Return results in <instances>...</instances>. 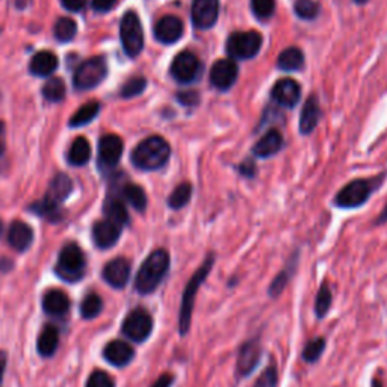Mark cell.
I'll use <instances>...</instances> for the list:
<instances>
[{
    "label": "cell",
    "instance_id": "obj_1",
    "mask_svg": "<svg viewBox=\"0 0 387 387\" xmlns=\"http://www.w3.org/2000/svg\"><path fill=\"white\" fill-rule=\"evenodd\" d=\"M169 268V254L165 250H156L143 262L135 278L138 294L148 295L160 285Z\"/></svg>",
    "mask_w": 387,
    "mask_h": 387
},
{
    "label": "cell",
    "instance_id": "obj_2",
    "mask_svg": "<svg viewBox=\"0 0 387 387\" xmlns=\"http://www.w3.org/2000/svg\"><path fill=\"white\" fill-rule=\"evenodd\" d=\"M169 155L171 148L164 138L150 136L135 147L132 153V162L139 169L155 171L167 164Z\"/></svg>",
    "mask_w": 387,
    "mask_h": 387
},
{
    "label": "cell",
    "instance_id": "obj_3",
    "mask_svg": "<svg viewBox=\"0 0 387 387\" xmlns=\"http://www.w3.org/2000/svg\"><path fill=\"white\" fill-rule=\"evenodd\" d=\"M215 262L213 254H209L198 270L194 273L191 277V280L188 282L184 297H181V306H180V315H179V330L180 335L185 336L189 331L191 327V318H192V310H194V303H196V297H197V290L203 285V282L206 280L208 274L210 273L212 266Z\"/></svg>",
    "mask_w": 387,
    "mask_h": 387
},
{
    "label": "cell",
    "instance_id": "obj_4",
    "mask_svg": "<svg viewBox=\"0 0 387 387\" xmlns=\"http://www.w3.org/2000/svg\"><path fill=\"white\" fill-rule=\"evenodd\" d=\"M71 189H73V184H71L70 177L66 174H58L55 179L52 180L46 197L42 198V201L35 204V206L32 209H34L35 213H38V215L50 217V215L56 213L59 204L70 196Z\"/></svg>",
    "mask_w": 387,
    "mask_h": 387
},
{
    "label": "cell",
    "instance_id": "obj_5",
    "mask_svg": "<svg viewBox=\"0 0 387 387\" xmlns=\"http://www.w3.org/2000/svg\"><path fill=\"white\" fill-rule=\"evenodd\" d=\"M121 44L127 56L136 58L144 49V30L135 13H126L120 25Z\"/></svg>",
    "mask_w": 387,
    "mask_h": 387
},
{
    "label": "cell",
    "instance_id": "obj_6",
    "mask_svg": "<svg viewBox=\"0 0 387 387\" xmlns=\"http://www.w3.org/2000/svg\"><path fill=\"white\" fill-rule=\"evenodd\" d=\"M262 37L256 30L234 32L227 40V55L232 59H250L259 53Z\"/></svg>",
    "mask_w": 387,
    "mask_h": 387
},
{
    "label": "cell",
    "instance_id": "obj_7",
    "mask_svg": "<svg viewBox=\"0 0 387 387\" xmlns=\"http://www.w3.org/2000/svg\"><path fill=\"white\" fill-rule=\"evenodd\" d=\"M107 74V66L105 58H90L82 62L74 73V87L82 91L95 88L100 85Z\"/></svg>",
    "mask_w": 387,
    "mask_h": 387
},
{
    "label": "cell",
    "instance_id": "obj_8",
    "mask_svg": "<svg viewBox=\"0 0 387 387\" xmlns=\"http://www.w3.org/2000/svg\"><path fill=\"white\" fill-rule=\"evenodd\" d=\"M85 257L76 244H69L59 253L56 273L69 282H76L83 274Z\"/></svg>",
    "mask_w": 387,
    "mask_h": 387
},
{
    "label": "cell",
    "instance_id": "obj_9",
    "mask_svg": "<svg viewBox=\"0 0 387 387\" xmlns=\"http://www.w3.org/2000/svg\"><path fill=\"white\" fill-rule=\"evenodd\" d=\"M372 192L371 181L368 180H352L351 184L343 186L335 198V204L338 208L352 209L359 208L367 203Z\"/></svg>",
    "mask_w": 387,
    "mask_h": 387
},
{
    "label": "cell",
    "instance_id": "obj_10",
    "mask_svg": "<svg viewBox=\"0 0 387 387\" xmlns=\"http://www.w3.org/2000/svg\"><path fill=\"white\" fill-rule=\"evenodd\" d=\"M153 330V319L144 309H135L123 322V333L133 342H144Z\"/></svg>",
    "mask_w": 387,
    "mask_h": 387
},
{
    "label": "cell",
    "instance_id": "obj_11",
    "mask_svg": "<svg viewBox=\"0 0 387 387\" xmlns=\"http://www.w3.org/2000/svg\"><path fill=\"white\" fill-rule=\"evenodd\" d=\"M220 14V0H194L191 8L192 23L197 29L206 30L215 26Z\"/></svg>",
    "mask_w": 387,
    "mask_h": 387
},
{
    "label": "cell",
    "instance_id": "obj_12",
    "mask_svg": "<svg viewBox=\"0 0 387 387\" xmlns=\"http://www.w3.org/2000/svg\"><path fill=\"white\" fill-rule=\"evenodd\" d=\"M200 73V61L191 52H180L171 64V76L180 83L196 81Z\"/></svg>",
    "mask_w": 387,
    "mask_h": 387
},
{
    "label": "cell",
    "instance_id": "obj_13",
    "mask_svg": "<svg viewBox=\"0 0 387 387\" xmlns=\"http://www.w3.org/2000/svg\"><path fill=\"white\" fill-rule=\"evenodd\" d=\"M239 69L233 59H220L212 66L210 83L215 88L225 91L232 88L238 79Z\"/></svg>",
    "mask_w": 387,
    "mask_h": 387
},
{
    "label": "cell",
    "instance_id": "obj_14",
    "mask_svg": "<svg viewBox=\"0 0 387 387\" xmlns=\"http://www.w3.org/2000/svg\"><path fill=\"white\" fill-rule=\"evenodd\" d=\"M123 150H124V144L120 136L114 133L105 135L99 143L100 164L107 168L115 167L118 164V160H120L123 156Z\"/></svg>",
    "mask_w": 387,
    "mask_h": 387
},
{
    "label": "cell",
    "instance_id": "obj_15",
    "mask_svg": "<svg viewBox=\"0 0 387 387\" xmlns=\"http://www.w3.org/2000/svg\"><path fill=\"white\" fill-rule=\"evenodd\" d=\"M184 35V23L179 17L165 16L155 26V37L162 44H173Z\"/></svg>",
    "mask_w": 387,
    "mask_h": 387
},
{
    "label": "cell",
    "instance_id": "obj_16",
    "mask_svg": "<svg viewBox=\"0 0 387 387\" xmlns=\"http://www.w3.org/2000/svg\"><path fill=\"white\" fill-rule=\"evenodd\" d=\"M261 356H262V351H261L259 340L251 339L249 342H245L244 347L239 351L238 364H236V372H238V375H241V377L249 375L257 367Z\"/></svg>",
    "mask_w": 387,
    "mask_h": 387
},
{
    "label": "cell",
    "instance_id": "obj_17",
    "mask_svg": "<svg viewBox=\"0 0 387 387\" xmlns=\"http://www.w3.org/2000/svg\"><path fill=\"white\" fill-rule=\"evenodd\" d=\"M131 277V263H129L123 257H117V259L106 263L103 270V278L106 283H109L115 289H123Z\"/></svg>",
    "mask_w": 387,
    "mask_h": 387
},
{
    "label": "cell",
    "instance_id": "obj_18",
    "mask_svg": "<svg viewBox=\"0 0 387 387\" xmlns=\"http://www.w3.org/2000/svg\"><path fill=\"white\" fill-rule=\"evenodd\" d=\"M121 227L109 220H102L94 224L93 239L99 249H111L120 238Z\"/></svg>",
    "mask_w": 387,
    "mask_h": 387
},
{
    "label": "cell",
    "instance_id": "obj_19",
    "mask_svg": "<svg viewBox=\"0 0 387 387\" xmlns=\"http://www.w3.org/2000/svg\"><path fill=\"white\" fill-rule=\"evenodd\" d=\"M271 95L278 105L285 107H294L299 102L301 88L292 79H282L273 87Z\"/></svg>",
    "mask_w": 387,
    "mask_h": 387
},
{
    "label": "cell",
    "instance_id": "obj_20",
    "mask_svg": "<svg viewBox=\"0 0 387 387\" xmlns=\"http://www.w3.org/2000/svg\"><path fill=\"white\" fill-rule=\"evenodd\" d=\"M103 356L114 367H126L133 359L135 351L124 340H112L106 345Z\"/></svg>",
    "mask_w": 387,
    "mask_h": 387
},
{
    "label": "cell",
    "instance_id": "obj_21",
    "mask_svg": "<svg viewBox=\"0 0 387 387\" xmlns=\"http://www.w3.org/2000/svg\"><path fill=\"white\" fill-rule=\"evenodd\" d=\"M30 73L38 78H49L58 69V58L55 53L49 50H41L35 53L30 59Z\"/></svg>",
    "mask_w": 387,
    "mask_h": 387
},
{
    "label": "cell",
    "instance_id": "obj_22",
    "mask_svg": "<svg viewBox=\"0 0 387 387\" xmlns=\"http://www.w3.org/2000/svg\"><path fill=\"white\" fill-rule=\"evenodd\" d=\"M42 309H44L46 314L53 316L64 315L70 309V298L64 290L52 289L42 298Z\"/></svg>",
    "mask_w": 387,
    "mask_h": 387
},
{
    "label": "cell",
    "instance_id": "obj_23",
    "mask_svg": "<svg viewBox=\"0 0 387 387\" xmlns=\"http://www.w3.org/2000/svg\"><path fill=\"white\" fill-rule=\"evenodd\" d=\"M8 241L9 245L17 251H25L29 249L32 241H34V232H32V229L26 222L16 221L9 229Z\"/></svg>",
    "mask_w": 387,
    "mask_h": 387
},
{
    "label": "cell",
    "instance_id": "obj_24",
    "mask_svg": "<svg viewBox=\"0 0 387 387\" xmlns=\"http://www.w3.org/2000/svg\"><path fill=\"white\" fill-rule=\"evenodd\" d=\"M283 147V136L278 131H270L266 135H263L259 141L253 147V153L257 157H271L280 152Z\"/></svg>",
    "mask_w": 387,
    "mask_h": 387
},
{
    "label": "cell",
    "instance_id": "obj_25",
    "mask_svg": "<svg viewBox=\"0 0 387 387\" xmlns=\"http://www.w3.org/2000/svg\"><path fill=\"white\" fill-rule=\"evenodd\" d=\"M321 117V109H319V103L315 95H310L307 102L304 103L303 111H301L299 117V132L303 135H309L314 132V129L316 127L318 121Z\"/></svg>",
    "mask_w": 387,
    "mask_h": 387
},
{
    "label": "cell",
    "instance_id": "obj_26",
    "mask_svg": "<svg viewBox=\"0 0 387 387\" xmlns=\"http://www.w3.org/2000/svg\"><path fill=\"white\" fill-rule=\"evenodd\" d=\"M91 159V144L87 138L79 136L74 139L69 152V162L74 167H82Z\"/></svg>",
    "mask_w": 387,
    "mask_h": 387
},
{
    "label": "cell",
    "instance_id": "obj_27",
    "mask_svg": "<svg viewBox=\"0 0 387 387\" xmlns=\"http://www.w3.org/2000/svg\"><path fill=\"white\" fill-rule=\"evenodd\" d=\"M277 66H278V69H282L285 71L299 70L301 67L304 66V55H303V52H301L297 47H289V49L283 50L280 53V56H278Z\"/></svg>",
    "mask_w": 387,
    "mask_h": 387
},
{
    "label": "cell",
    "instance_id": "obj_28",
    "mask_svg": "<svg viewBox=\"0 0 387 387\" xmlns=\"http://www.w3.org/2000/svg\"><path fill=\"white\" fill-rule=\"evenodd\" d=\"M59 343V333L53 326H47L44 330L41 331L38 338V351L41 356L49 357L53 352L56 351Z\"/></svg>",
    "mask_w": 387,
    "mask_h": 387
},
{
    "label": "cell",
    "instance_id": "obj_29",
    "mask_svg": "<svg viewBox=\"0 0 387 387\" xmlns=\"http://www.w3.org/2000/svg\"><path fill=\"white\" fill-rule=\"evenodd\" d=\"M99 112H100V103L99 102H90L87 105H83L81 109H78L76 114L71 117L70 126L71 127H81V126L88 124L94 120L97 115H99Z\"/></svg>",
    "mask_w": 387,
    "mask_h": 387
},
{
    "label": "cell",
    "instance_id": "obj_30",
    "mask_svg": "<svg viewBox=\"0 0 387 387\" xmlns=\"http://www.w3.org/2000/svg\"><path fill=\"white\" fill-rule=\"evenodd\" d=\"M76 32H78L76 21L70 17H61L55 23V28H53V34H55V38L59 42L71 41L74 37H76Z\"/></svg>",
    "mask_w": 387,
    "mask_h": 387
},
{
    "label": "cell",
    "instance_id": "obj_31",
    "mask_svg": "<svg viewBox=\"0 0 387 387\" xmlns=\"http://www.w3.org/2000/svg\"><path fill=\"white\" fill-rule=\"evenodd\" d=\"M105 212H106V220H109L114 224L120 225L121 229H123V225H126L129 222L127 209L124 208V204L120 200L107 201Z\"/></svg>",
    "mask_w": 387,
    "mask_h": 387
},
{
    "label": "cell",
    "instance_id": "obj_32",
    "mask_svg": "<svg viewBox=\"0 0 387 387\" xmlns=\"http://www.w3.org/2000/svg\"><path fill=\"white\" fill-rule=\"evenodd\" d=\"M42 95H44L46 100L53 103L64 100V97H66V83L59 78L49 79L44 83V87H42Z\"/></svg>",
    "mask_w": 387,
    "mask_h": 387
},
{
    "label": "cell",
    "instance_id": "obj_33",
    "mask_svg": "<svg viewBox=\"0 0 387 387\" xmlns=\"http://www.w3.org/2000/svg\"><path fill=\"white\" fill-rule=\"evenodd\" d=\"M123 196L124 198L132 204V206L139 210V212H143L147 208V196H145V192L141 186H138V185H127L124 188V192H123Z\"/></svg>",
    "mask_w": 387,
    "mask_h": 387
},
{
    "label": "cell",
    "instance_id": "obj_34",
    "mask_svg": "<svg viewBox=\"0 0 387 387\" xmlns=\"http://www.w3.org/2000/svg\"><path fill=\"white\" fill-rule=\"evenodd\" d=\"M192 196V186L189 184H181L179 185L168 198V204L171 209H181L185 208L189 203Z\"/></svg>",
    "mask_w": 387,
    "mask_h": 387
},
{
    "label": "cell",
    "instance_id": "obj_35",
    "mask_svg": "<svg viewBox=\"0 0 387 387\" xmlns=\"http://www.w3.org/2000/svg\"><path fill=\"white\" fill-rule=\"evenodd\" d=\"M103 309L102 298L97 294H90L83 298L82 304H81V315L85 319H93L95 316L100 315V311Z\"/></svg>",
    "mask_w": 387,
    "mask_h": 387
},
{
    "label": "cell",
    "instance_id": "obj_36",
    "mask_svg": "<svg viewBox=\"0 0 387 387\" xmlns=\"http://www.w3.org/2000/svg\"><path fill=\"white\" fill-rule=\"evenodd\" d=\"M324 348H326V340L322 338H315L314 340H310L303 351L304 362H307V363L318 362L319 357L322 356V351H324Z\"/></svg>",
    "mask_w": 387,
    "mask_h": 387
},
{
    "label": "cell",
    "instance_id": "obj_37",
    "mask_svg": "<svg viewBox=\"0 0 387 387\" xmlns=\"http://www.w3.org/2000/svg\"><path fill=\"white\" fill-rule=\"evenodd\" d=\"M331 306V292L327 286V283L322 285L319 287V292L316 295V301H315V311L318 318H324L326 314L328 311Z\"/></svg>",
    "mask_w": 387,
    "mask_h": 387
},
{
    "label": "cell",
    "instance_id": "obj_38",
    "mask_svg": "<svg viewBox=\"0 0 387 387\" xmlns=\"http://www.w3.org/2000/svg\"><path fill=\"white\" fill-rule=\"evenodd\" d=\"M295 14L303 20H314L319 14V5L315 0H298L295 4Z\"/></svg>",
    "mask_w": 387,
    "mask_h": 387
},
{
    "label": "cell",
    "instance_id": "obj_39",
    "mask_svg": "<svg viewBox=\"0 0 387 387\" xmlns=\"http://www.w3.org/2000/svg\"><path fill=\"white\" fill-rule=\"evenodd\" d=\"M147 87V81L144 78H132L129 79L121 88V95L124 99H131V97L139 95Z\"/></svg>",
    "mask_w": 387,
    "mask_h": 387
},
{
    "label": "cell",
    "instance_id": "obj_40",
    "mask_svg": "<svg viewBox=\"0 0 387 387\" xmlns=\"http://www.w3.org/2000/svg\"><path fill=\"white\" fill-rule=\"evenodd\" d=\"M251 9L257 18H268L274 14L275 2L274 0H251Z\"/></svg>",
    "mask_w": 387,
    "mask_h": 387
},
{
    "label": "cell",
    "instance_id": "obj_41",
    "mask_svg": "<svg viewBox=\"0 0 387 387\" xmlns=\"http://www.w3.org/2000/svg\"><path fill=\"white\" fill-rule=\"evenodd\" d=\"M277 381H278L277 367L275 364H270V367H268L261 375V379L256 381L254 387H277Z\"/></svg>",
    "mask_w": 387,
    "mask_h": 387
},
{
    "label": "cell",
    "instance_id": "obj_42",
    "mask_svg": "<svg viewBox=\"0 0 387 387\" xmlns=\"http://www.w3.org/2000/svg\"><path fill=\"white\" fill-rule=\"evenodd\" d=\"M87 387H115V383L105 371H95L90 375Z\"/></svg>",
    "mask_w": 387,
    "mask_h": 387
},
{
    "label": "cell",
    "instance_id": "obj_43",
    "mask_svg": "<svg viewBox=\"0 0 387 387\" xmlns=\"http://www.w3.org/2000/svg\"><path fill=\"white\" fill-rule=\"evenodd\" d=\"M289 282V274L286 271H282L280 274H278L275 278H274V282L271 283L270 286V295L271 297H278L280 295L283 290H285V286L287 285Z\"/></svg>",
    "mask_w": 387,
    "mask_h": 387
},
{
    "label": "cell",
    "instance_id": "obj_44",
    "mask_svg": "<svg viewBox=\"0 0 387 387\" xmlns=\"http://www.w3.org/2000/svg\"><path fill=\"white\" fill-rule=\"evenodd\" d=\"M177 99L181 105L185 106H196L200 102V95L196 91H185L177 95Z\"/></svg>",
    "mask_w": 387,
    "mask_h": 387
},
{
    "label": "cell",
    "instance_id": "obj_45",
    "mask_svg": "<svg viewBox=\"0 0 387 387\" xmlns=\"http://www.w3.org/2000/svg\"><path fill=\"white\" fill-rule=\"evenodd\" d=\"M117 4L118 0H93V8L97 13H107V11H111Z\"/></svg>",
    "mask_w": 387,
    "mask_h": 387
},
{
    "label": "cell",
    "instance_id": "obj_46",
    "mask_svg": "<svg viewBox=\"0 0 387 387\" xmlns=\"http://www.w3.org/2000/svg\"><path fill=\"white\" fill-rule=\"evenodd\" d=\"M61 2L66 9L78 13V11H81L85 6V4H87V0H61Z\"/></svg>",
    "mask_w": 387,
    "mask_h": 387
},
{
    "label": "cell",
    "instance_id": "obj_47",
    "mask_svg": "<svg viewBox=\"0 0 387 387\" xmlns=\"http://www.w3.org/2000/svg\"><path fill=\"white\" fill-rule=\"evenodd\" d=\"M174 383V377L171 374H162L160 377L152 384V387H171Z\"/></svg>",
    "mask_w": 387,
    "mask_h": 387
},
{
    "label": "cell",
    "instance_id": "obj_48",
    "mask_svg": "<svg viewBox=\"0 0 387 387\" xmlns=\"http://www.w3.org/2000/svg\"><path fill=\"white\" fill-rule=\"evenodd\" d=\"M239 171L245 177H253L256 174V167H254V164L251 162V160H246V162H244L241 165Z\"/></svg>",
    "mask_w": 387,
    "mask_h": 387
},
{
    "label": "cell",
    "instance_id": "obj_49",
    "mask_svg": "<svg viewBox=\"0 0 387 387\" xmlns=\"http://www.w3.org/2000/svg\"><path fill=\"white\" fill-rule=\"evenodd\" d=\"M6 148V129H5V123L0 121V156L4 155Z\"/></svg>",
    "mask_w": 387,
    "mask_h": 387
},
{
    "label": "cell",
    "instance_id": "obj_50",
    "mask_svg": "<svg viewBox=\"0 0 387 387\" xmlns=\"http://www.w3.org/2000/svg\"><path fill=\"white\" fill-rule=\"evenodd\" d=\"M5 368H6V354L4 351H0V383H2Z\"/></svg>",
    "mask_w": 387,
    "mask_h": 387
},
{
    "label": "cell",
    "instance_id": "obj_51",
    "mask_svg": "<svg viewBox=\"0 0 387 387\" xmlns=\"http://www.w3.org/2000/svg\"><path fill=\"white\" fill-rule=\"evenodd\" d=\"M387 221V206L384 208V210L381 212V215H380V217H379V220H377V224H383V222H386Z\"/></svg>",
    "mask_w": 387,
    "mask_h": 387
},
{
    "label": "cell",
    "instance_id": "obj_52",
    "mask_svg": "<svg viewBox=\"0 0 387 387\" xmlns=\"http://www.w3.org/2000/svg\"><path fill=\"white\" fill-rule=\"evenodd\" d=\"M372 387H383V384H381V381H380V380L374 379V380H372Z\"/></svg>",
    "mask_w": 387,
    "mask_h": 387
},
{
    "label": "cell",
    "instance_id": "obj_53",
    "mask_svg": "<svg viewBox=\"0 0 387 387\" xmlns=\"http://www.w3.org/2000/svg\"><path fill=\"white\" fill-rule=\"evenodd\" d=\"M356 2H357V4H360V5H363V4H367L368 0H356Z\"/></svg>",
    "mask_w": 387,
    "mask_h": 387
},
{
    "label": "cell",
    "instance_id": "obj_54",
    "mask_svg": "<svg viewBox=\"0 0 387 387\" xmlns=\"http://www.w3.org/2000/svg\"><path fill=\"white\" fill-rule=\"evenodd\" d=\"M2 230H4V224H2V221H0V234H2Z\"/></svg>",
    "mask_w": 387,
    "mask_h": 387
}]
</instances>
